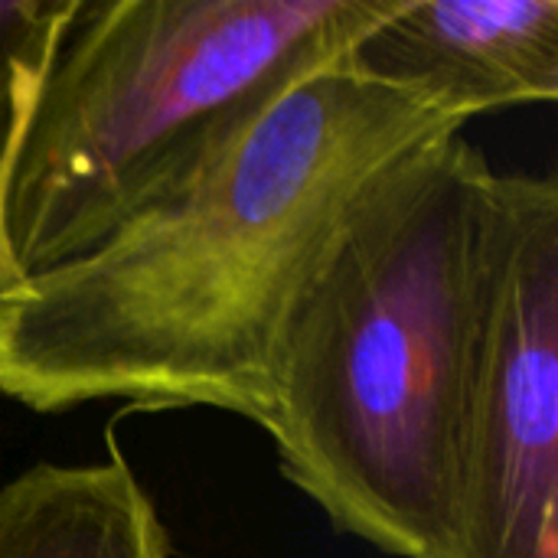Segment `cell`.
I'll return each instance as SVG.
<instances>
[{
    "mask_svg": "<svg viewBox=\"0 0 558 558\" xmlns=\"http://www.w3.org/2000/svg\"><path fill=\"white\" fill-rule=\"evenodd\" d=\"M347 62L464 121L546 105L558 98V0H396Z\"/></svg>",
    "mask_w": 558,
    "mask_h": 558,
    "instance_id": "5",
    "label": "cell"
},
{
    "mask_svg": "<svg viewBox=\"0 0 558 558\" xmlns=\"http://www.w3.org/2000/svg\"><path fill=\"white\" fill-rule=\"evenodd\" d=\"M468 121L356 72L301 78L186 183L92 248L0 288V396L222 409L265 428L288 317L373 186Z\"/></svg>",
    "mask_w": 558,
    "mask_h": 558,
    "instance_id": "1",
    "label": "cell"
},
{
    "mask_svg": "<svg viewBox=\"0 0 558 558\" xmlns=\"http://www.w3.org/2000/svg\"><path fill=\"white\" fill-rule=\"evenodd\" d=\"M75 0H0V118L49 59Z\"/></svg>",
    "mask_w": 558,
    "mask_h": 558,
    "instance_id": "7",
    "label": "cell"
},
{
    "mask_svg": "<svg viewBox=\"0 0 558 558\" xmlns=\"http://www.w3.org/2000/svg\"><path fill=\"white\" fill-rule=\"evenodd\" d=\"M0 558H173L131 461L108 438L95 464H36L0 487Z\"/></svg>",
    "mask_w": 558,
    "mask_h": 558,
    "instance_id": "6",
    "label": "cell"
},
{
    "mask_svg": "<svg viewBox=\"0 0 558 558\" xmlns=\"http://www.w3.org/2000/svg\"><path fill=\"white\" fill-rule=\"evenodd\" d=\"M494 177L464 134L396 163L278 343L265 432L281 474L386 556L445 546Z\"/></svg>",
    "mask_w": 558,
    "mask_h": 558,
    "instance_id": "2",
    "label": "cell"
},
{
    "mask_svg": "<svg viewBox=\"0 0 558 558\" xmlns=\"http://www.w3.org/2000/svg\"><path fill=\"white\" fill-rule=\"evenodd\" d=\"M396 0H75L0 118V288L186 183Z\"/></svg>",
    "mask_w": 558,
    "mask_h": 558,
    "instance_id": "3",
    "label": "cell"
},
{
    "mask_svg": "<svg viewBox=\"0 0 558 558\" xmlns=\"http://www.w3.org/2000/svg\"><path fill=\"white\" fill-rule=\"evenodd\" d=\"M438 558H558L556 177H494Z\"/></svg>",
    "mask_w": 558,
    "mask_h": 558,
    "instance_id": "4",
    "label": "cell"
}]
</instances>
